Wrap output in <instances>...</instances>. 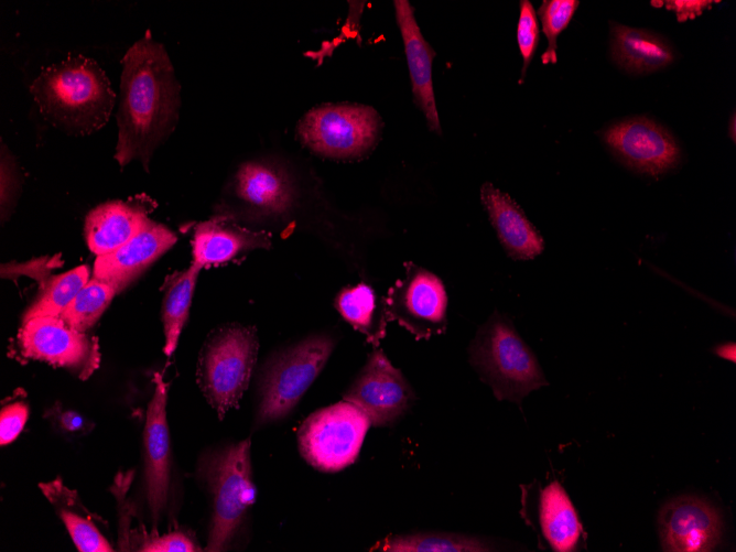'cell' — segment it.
I'll return each instance as SVG.
<instances>
[{
    "label": "cell",
    "instance_id": "ffe728a7",
    "mask_svg": "<svg viewBox=\"0 0 736 552\" xmlns=\"http://www.w3.org/2000/svg\"><path fill=\"white\" fill-rule=\"evenodd\" d=\"M236 197L262 215H282L292 206L294 187L280 166L262 161L243 163L234 180Z\"/></svg>",
    "mask_w": 736,
    "mask_h": 552
},
{
    "label": "cell",
    "instance_id": "9c48e42d",
    "mask_svg": "<svg viewBox=\"0 0 736 552\" xmlns=\"http://www.w3.org/2000/svg\"><path fill=\"white\" fill-rule=\"evenodd\" d=\"M404 277L385 296L389 321H396L416 339L443 334L447 326V293L431 271L405 262Z\"/></svg>",
    "mask_w": 736,
    "mask_h": 552
},
{
    "label": "cell",
    "instance_id": "ac0fdd59",
    "mask_svg": "<svg viewBox=\"0 0 736 552\" xmlns=\"http://www.w3.org/2000/svg\"><path fill=\"white\" fill-rule=\"evenodd\" d=\"M191 243L192 263L203 269L255 249H269L271 238L266 231L242 227L228 216H216L195 227Z\"/></svg>",
    "mask_w": 736,
    "mask_h": 552
},
{
    "label": "cell",
    "instance_id": "4316f807",
    "mask_svg": "<svg viewBox=\"0 0 736 552\" xmlns=\"http://www.w3.org/2000/svg\"><path fill=\"white\" fill-rule=\"evenodd\" d=\"M118 292L111 283L94 277L58 316L72 328L86 333L97 323Z\"/></svg>",
    "mask_w": 736,
    "mask_h": 552
},
{
    "label": "cell",
    "instance_id": "5b68a950",
    "mask_svg": "<svg viewBox=\"0 0 736 552\" xmlns=\"http://www.w3.org/2000/svg\"><path fill=\"white\" fill-rule=\"evenodd\" d=\"M256 328L228 324L205 340L197 362V382L208 403L223 420L247 390L258 357Z\"/></svg>",
    "mask_w": 736,
    "mask_h": 552
},
{
    "label": "cell",
    "instance_id": "e0dca14e",
    "mask_svg": "<svg viewBox=\"0 0 736 552\" xmlns=\"http://www.w3.org/2000/svg\"><path fill=\"white\" fill-rule=\"evenodd\" d=\"M155 207L149 197L110 201L91 209L85 219V238L96 256L109 253L137 235Z\"/></svg>",
    "mask_w": 736,
    "mask_h": 552
},
{
    "label": "cell",
    "instance_id": "83f0119b",
    "mask_svg": "<svg viewBox=\"0 0 736 552\" xmlns=\"http://www.w3.org/2000/svg\"><path fill=\"white\" fill-rule=\"evenodd\" d=\"M578 6L580 1L577 0H545L538 9L537 14L540 18L542 31L548 39V48L541 55V62L544 65L558 62V36L566 29Z\"/></svg>",
    "mask_w": 736,
    "mask_h": 552
},
{
    "label": "cell",
    "instance_id": "836d02e7",
    "mask_svg": "<svg viewBox=\"0 0 736 552\" xmlns=\"http://www.w3.org/2000/svg\"><path fill=\"white\" fill-rule=\"evenodd\" d=\"M711 0H669L662 1V6L675 13L679 22L693 20L701 15L705 9L712 7Z\"/></svg>",
    "mask_w": 736,
    "mask_h": 552
},
{
    "label": "cell",
    "instance_id": "30bf717a",
    "mask_svg": "<svg viewBox=\"0 0 736 552\" xmlns=\"http://www.w3.org/2000/svg\"><path fill=\"white\" fill-rule=\"evenodd\" d=\"M17 343L23 357L65 368L80 379H87L100 362L97 338L72 328L59 316L23 321Z\"/></svg>",
    "mask_w": 736,
    "mask_h": 552
},
{
    "label": "cell",
    "instance_id": "f546056e",
    "mask_svg": "<svg viewBox=\"0 0 736 552\" xmlns=\"http://www.w3.org/2000/svg\"><path fill=\"white\" fill-rule=\"evenodd\" d=\"M519 8L520 13L517 24V42L523 59L521 78L519 80V83L522 84L539 43L540 29L537 12L532 3L529 0H521Z\"/></svg>",
    "mask_w": 736,
    "mask_h": 552
},
{
    "label": "cell",
    "instance_id": "4dcf8cb0",
    "mask_svg": "<svg viewBox=\"0 0 736 552\" xmlns=\"http://www.w3.org/2000/svg\"><path fill=\"white\" fill-rule=\"evenodd\" d=\"M29 416V409L22 401L7 404L0 414V443L7 445L14 441L23 430Z\"/></svg>",
    "mask_w": 736,
    "mask_h": 552
},
{
    "label": "cell",
    "instance_id": "3957f363",
    "mask_svg": "<svg viewBox=\"0 0 736 552\" xmlns=\"http://www.w3.org/2000/svg\"><path fill=\"white\" fill-rule=\"evenodd\" d=\"M469 361L498 400L520 404L531 391L548 385L540 364L511 321L495 312L478 329Z\"/></svg>",
    "mask_w": 736,
    "mask_h": 552
},
{
    "label": "cell",
    "instance_id": "2e32d148",
    "mask_svg": "<svg viewBox=\"0 0 736 552\" xmlns=\"http://www.w3.org/2000/svg\"><path fill=\"white\" fill-rule=\"evenodd\" d=\"M393 7L404 46L414 101L424 113L430 130L441 134L432 80L435 52L422 35L411 3L407 0H396Z\"/></svg>",
    "mask_w": 736,
    "mask_h": 552
},
{
    "label": "cell",
    "instance_id": "277c9868",
    "mask_svg": "<svg viewBox=\"0 0 736 552\" xmlns=\"http://www.w3.org/2000/svg\"><path fill=\"white\" fill-rule=\"evenodd\" d=\"M250 439L207 454L199 474L212 495V520L205 551H224L256 501Z\"/></svg>",
    "mask_w": 736,
    "mask_h": 552
},
{
    "label": "cell",
    "instance_id": "6da1fadb",
    "mask_svg": "<svg viewBox=\"0 0 736 552\" xmlns=\"http://www.w3.org/2000/svg\"><path fill=\"white\" fill-rule=\"evenodd\" d=\"M180 85L164 46L148 31L122 58L116 159L140 160L149 170L155 149L174 130Z\"/></svg>",
    "mask_w": 736,
    "mask_h": 552
},
{
    "label": "cell",
    "instance_id": "f1b7e54d",
    "mask_svg": "<svg viewBox=\"0 0 736 552\" xmlns=\"http://www.w3.org/2000/svg\"><path fill=\"white\" fill-rule=\"evenodd\" d=\"M63 520L72 540L80 552H110L112 546L99 530L86 518L71 510L61 509Z\"/></svg>",
    "mask_w": 736,
    "mask_h": 552
},
{
    "label": "cell",
    "instance_id": "5bb4252c",
    "mask_svg": "<svg viewBox=\"0 0 736 552\" xmlns=\"http://www.w3.org/2000/svg\"><path fill=\"white\" fill-rule=\"evenodd\" d=\"M167 385L154 374V392L149 402L143 442L145 450L147 499L153 524H158L169 496L171 473L170 433L166 420Z\"/></svg>",
    "mask_w": 736,
    "mask_h": 552
},
{
    "label": "cell",
    "instance_id": "7a4b0ae2",
    "mask_svg": "<svg viewBox=\"0 0 736 552\" xmlns=\"http://www.w3.org/2000/svg\"><path fill=\"white\" fill-rule=\"evenodd\" d=\"M42 115L73 134H89L109 119L115 93L101 67L76 55L45 67L31 85Z\"/></svg>",
    "mask_w": 736,
    "mask_h": 552
},
{
    "label": "cell",
    "instance_id": "cb8c5ba5",
    "mask_svg": "<svg viewBox=\"0 0 736 552\" xmlns=\"http://www.w3.org/2000/svg\"><path fill=\"white\" fill-rule=\"evenodd\" d=\"M202 269L193 263L182 271L166 277L163 284L162 323L163 351L171 356L177 346L181 332L187 321L196 280Z\"/></svg>",
    "mask_w": 736,
    "mask_h": 552
},
{
    "label": "cell",
    "instance_id": "8fae6325",
    "mask_svg": "<svg viewBox=\"0 0 736 552\" xmlns=\"http://www.w3.org/2000/svg\"><path fill=\"white\" fill-rule=\"evenodd\" d=\"M343 400L361 409L374 426H389L412 405L415 394L380 349H374Z\"/></svg>",
    "mask_w": 736,
    "mask_h": 552
},
{
    "label": "cell",
    "instance_id": "d4e9b609",
    "mask_svg": "<svg viewBox=\"0 0 736 552\" xmlns=\"http://www.w3.org/2000/svg\"><path fill=\"white\" fill-rule=\"evenodd\" d=\"M481 539L456 533L427 532L389 535L371 551L390 552H481L491 551Z\"/></svg>",
    "mask_w": 736,
    "mask_h": 552
},
{
    "label": "cell",
    "instance_id": "e575fe53",
    "mask_svg": "<svg viewBox=\"0 0 736 552\" xmlns=\"http://www.w3.org/2000/svg\"><path fill=\"white\" fill-rule=\"evenodd\" d=\"M57 422L61 429L69 433L85 431L87 426V421L80 414L72 410L61 412L57 416Z\"/></svg>",
    "mask_w": 736,
    "mask_h": 552
},
{
    "label": "cell",
    "instance_id": "8992f818",
    "mask_svg": "<svg viewBox=\"0 0 736 552\" xmlns=\"http://www.w3.org/2000/svg\"><path fill=\"white\" fill-rule=\"evenodd\" d=\"M335 347L327 334H315L268 359L258 385L256 424L285 418L325 367Z\"/></svg>",
    "mask_w": 736,
    "mask_h": 552
},
{
    "label": "cell",
    "instance_id": "9a60e30c",
    "mask_svg": "<svg viewBox=\"0 0 736 552\" xmlns=\"http://www.w3.org/2000/svg\"><path fill=\"white\" fill-rule=\"evenodd\" d=\"M176 240L177 237L171 229L149 218L142 229L126 243L109 253L97 256L94 277L121 291Z\"/></svg>",
    "mask_w": 736,
    "mask_h": 552
},
{
    "label": "cell",
    "instance_id": "603a6c76",
    "mask_svg": "<svg viewBox=\"0 0 736 552\" xmlns=\"http://www.w3.org/2000/svg\"><path fill=\"white\" fill-rule=\"evenodd\" d=\"M340 316L377 347L389 322L385 297L366 283L343 288L334 299Z\"/></svg>",
    "mask_w": 736,
    "mask_h": 552
},
{
    "label": "cell",
    "instance_id": "4fadbf2b",
    "mask_svg": "<svg viewBox=\"0 0 736 552\" xmlns=\"http://www.w3.org/2000/svg\"><path fill=\"white\" fill-rule=\"evenodd\" d=\"M658 526L662 550L668 552L712 551L723 533L717 509L693 496L667 502L659 512Z\"/></svg>",
    "mask_w": 736,
    "mask_h": 552
},
{
    "label": "cell",
    "instance_id": "484cf974",
    "mask_svg": "<svg viewBox=\"0 0 736 552\" xmlns=\"http://www.w3.org/2000/svg\"><path fill=\"white\" fill-rule=\"evenodd\" d=\"M88 280L89 270L86 266L52 277L41 285L37 295L24 312L23 321L37 316H58Z\"/></svg>",
    "mask_w": 736,
    "mask_h": 552
},
{
    "label": "cell",
    "instance_id": "52a82bcc",
    "mask_svg": "<svg viewBox=\"0 0 736 552\" xmlns=\"http://www.w3.org/2000/svg\"><path fill=\"white\" fill-rule=\"evenodd\" d=\"M371 426L357 405L342 400L311 413L297 431L300 454L320 472L335 473L351 465Z\"/></svg>",
    "mask_w": 736,
    "mask_h": 552
},
{
    "label": "cell",
    "instance_id": "44dd1931",
    "mask_svg": "<svg viewBox=\"0 0 736 552\" xmlns=\"http://www.w3.org/2000/svg\"><path fill=\"white\" fill-rule=\"evenodd\" d=\"M609 29L611 56L619 67L630 74L657 72L675 59L671 43L656 32L615 21L609 22Z\"/></svg>",
    "mask_w": 736,
    "mask_h": 552
},
{
    "label": "cell",
    "instance_id": "8d00e7d4",
    "mask_svg": "<svg viewBox=\"0 0 736 552\" xmlns=\"http://www.w3.org/2000/svg\"><path fill=\"white\" fill-rule=\"evenodd\" d=\"M735 126H736V118H735V112H733L732 118H730V126L728 127V130L730 129V131H728V133H729L733 142H735V134H736Z\"/></svg>",
    "mask_w": 736,
    "mask_h": 552
},
{
    "label": "cell",
    "instance_id": "d590c367",
    "mask_svg": "<svg viewBox=\"0 0 736 552\" xmlns=\"http://www.w3.org/2000/svg\"><path fill=\"white\" fill-rule=\"evenodd\" d=\"M735 349L736 348L734 343H726L716 346L714 353L721 358L735 362Z\"/></svg>",
    "mask_w": 736,
    "mask_h": 552
},
{
    "label": "cell",
    "instance_id": "d6a6232c",
    "mask_svg": "<svg viewBox=\"0 0 736 552\" xmlns=\"http://www.w3.org/2000/svg\"><path fill=\"white\" fill-rule=\"evenodd\" d=\"M15 165L11 159V155L6 148L1 144V209L2 217L8 214L9 208L14 199L17 191V177H15Z\"/></svg>",
    "mask_w": 736,
    "mask_h": 552
},
{
    "label": "cell",
    "instance_id": "1f68e13d",
    "mask_svg": "<svg viewBox=\"0 0 736 552\" xmlns=\"http://www.w3.org/2000/svg\"><path fill=\"white\" fill-rule=\"evenodd\" d=\"M140 551L145 552H195L202 551L195 541L184 532L174 531L149 539Z\"/></svg>",
    "mask_w": 736,
    "mask_h": 552
},
{
    "label": "cell",
    "instance_id": "7402d4cb",
    "mask_svg": "<svg viewBox=\"0 0 736 552\" xmlns=\"http://www.w3.org/2000/svg\"><path fill=\"white\" fill-rule=\"evenodd\" d=\"M538 521L553 551L571 552L577 548L583 527L572 501L556 480L540 490Z\"/></svg>",
    "mask_w": 736,
    "mask_h": 552
},
{
    "label": "cell",
    "instance_id": "d6986e66",
    "mask_svg": "<svg viewBox=\"0 0 736 552\" xmlns=\"http://www.w3.org/2000/svg\"><path fill=\"white\" fill-rule=\"evenodd\" d=\"M480 199L508 257L524 261L542 253L545 245L541 234L508 194L486 182Z\"/></svg>",
    "mask_w": 736,
    "mask_h": 552
},
{
    "label": "cell",
    "instance_id": "ba28073f",
    "mask_svg": "<svg viewBox=\"0 0 736 552\" xmlns=\"http://www.w3.org/2000/svg\"><path fill=\"white\" fill-rule=\"evenodd\" d=\"M378 111L361 104H325L307 111L297 125L301 142L333 159H353L369 152L381 131Z\"/></svg>",
    "mask_w": 736,
    "mask_h": 552
},
{
    "label": "cell",
    "instance_id": "7c38bea8",
    "mask_svg": "<svg viewBox=\"0 0 736 552\" xmlns=\"http://www.w3.org/2000/svg\"><path fill=\"white\" fill-rule=\"evenodd\" d=\"M602 138L624 164L650 176L674 169L681 160L673 136L647 117L620 120L604 129Z\"/></svg>",
    "mask_w": 736,
    "mask_h": 552
}]
</instances>
